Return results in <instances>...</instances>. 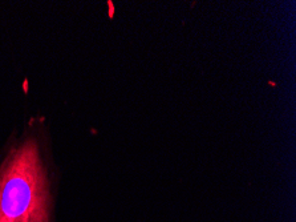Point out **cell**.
<instances>
[{
	"label": "cell",
	"instance_id": "obj_1",
	"mask_svg": "<svg viewBox=\"0 0 296 222\" xmlns=\"http://www.w3.org/2000/svg\"><path fill=\"white\" fill-rule=\"evenodd\" d=\"M61 178L49 121L31 114L0 145V222H57Z\"/></svg>",
	"mask_w": 296,
	"mask_h": 222
}]
</instances>
